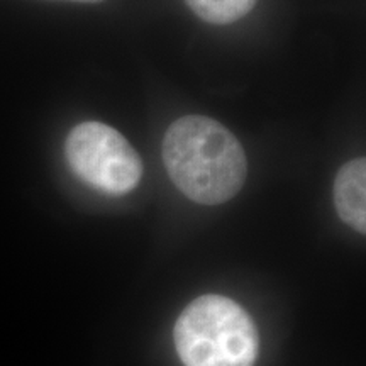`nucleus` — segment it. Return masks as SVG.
I'll list each match as a JSON object with an SVG mask.
<instances>
[{"label":"nucleus","mask_w":366,"mask_h":366,"mask_svg":"<svg viewBox=\"0 0 366 366\" xmlns=\"http://www.w3.org/2000/svg\"><path fill=\"white\" fill-rule=\"evenodd\" d=\"M163 162L180 192L204 205L231 200L248 175L244 149L236 136L204 116L180 117L168 127Z\"/></svg>","instance_id":"f257e3e1"},{"label":"nucleus","mask_w":366,"mask_h":366,"mask_svg":"<svg viewBox=\"0 0 366 366\" xmlns=\"http://www.w3.org/2000/svg\"><path fill=\"white\" fill-rule=\"evenodd\" d=\"M173 340L185 366H253L259 350L248 312L222 295L192 302L177 320Z\"/></svg>","instance_id":"f03ea898"},{"label":"nucleus","mask_w":366,"mask_h":366,"mask_svg":"<svg viewBox=\"0 0 366 366\" xmlns=\"http://www.w3.org/2000/svg\"><path fill=\"white\" fill-rule=\"evenodd\" d=\"M65 153L75 175L104 194H129L143 177L139 154L121 132L102 122L73 127Z\"/></svg>","instance_id":"7ed1b4c3"},{"label":"nucleus","mask_w":366,"mask_h":366,"mask_svg":"<svg viewBox=\"0 0 366 366\" xmlns=\"http://www.w3.org/2000/svg\"><path fill=\"white\" fill-rule=\"evenodd\" d=\"M334 205L341 221L366 232V162L356 158L342 164L334 180Z\"/></svg>","instance_id":"20e7f679"},{"label":"nucleus","mask_w":366,"mask_h":366,"mask_svg":"<svg viewBox=\"0 0 366 366\" xmlns=\"http://www.w3.org/2000/svg\"><path fill=\"white\" fill-rule=\"evenodd\" d=\"M200 19L210 24H231L251 12L258 0H185Z\"/></svg>","instance_id":"39448f33"},{"label":"nucleus","mask_w":366,"mask_h":366,"mask_svg":"<svg viewBox=\"0 0 366 366\" xmlns=\"http://www.w3.org/2000/svg\"><path fill=\"white\" fill-rule=\"evenodd\" d=\"M68 2H79V4H99L104 0H68Z\"/></svg>","instance_id":"423d86ee"}]
</instances>
